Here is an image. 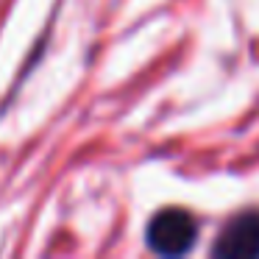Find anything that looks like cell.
Wrapping results in <instances>:
<instances>
[{"mask_svg":"<svg viewBox=\"0 0 259 259\" xmlns=\"http://www.w3.org/2000/svg\"><path fill=\"white\" fill-rule=\"evenodd\" d=\"M198 237V223L187 209H162L151 218L145 240L153 253L162 256H181L192 248Z\"/></svg>","mask_w":259,"mask_h":259,"instance_id":"cell-1","label":"cell"},{"mask_svg":"<svg viewBox=\"0 0 259 259\" xmlns=\"http://www.w3.org/2000/svg\"><path fill=\"white\" fill-rule=\"evenodd\" d=\"M212 253L218 259H253L259 256V212H245L234 218L214 242Z\"/></svg>","mask_w":259,"mask_h":259,"instance_id":"cell-2","label":"cell"}]
</instances>
